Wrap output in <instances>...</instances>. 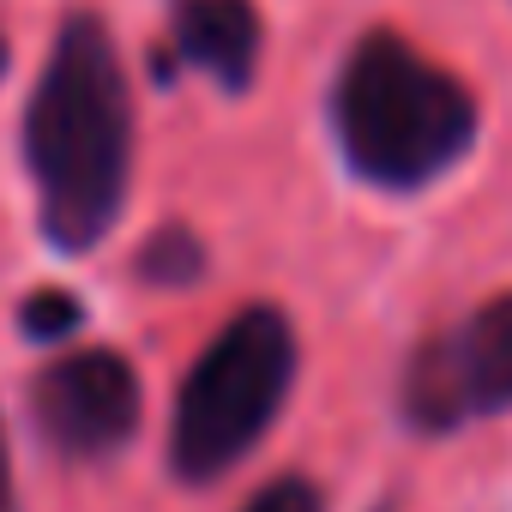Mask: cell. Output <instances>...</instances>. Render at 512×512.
Listing matches in <instances>:
<instances>
[{"label":"cell","instance_id":"6da1fadb","mask_svg":"<svg viewBox=\"0 0 512 512\" xmlns=\"http://www.w3.org/2000/svg\"><path fill=\"white\" fill-rule=\"evenodd\" d=\"M25 169L61 253H91L115 229L133 181V97L115 37L91 13H73L49 49L25 109Z\"/></svg>","mask_w":512,"mask_h":512},{"label":"cell","instance_id":"7a4b0ae2","mask_svg":"<svg viewBox=\"0 0 512 512\" xmlns=\"http://www.w3.org/2000/svg\"><path fill=\"white\" fill-rule=\"evenodd\" d=\"M332 127L362 181L416 193L470 157L476 97L398 31H368L332 85Z\"/></svg>","mask_w":512,"mask_h":512},{"label":"cell","instance_id":"3957f363","mask_svg":"<svg viewBox=\"0 0 512 512\" xmlns=\"http://www.w3.org/2000/svg\"><path fill=\"white\" fill-rule=\"evenodd\" d=\"M296 386V332L278 308H241L193 362L175 422H169V464L181 482H217L235 470L278 422Z\"/></svg>","mask_w":512,"mask_h":512},{"label":"cell","instance_id":"277c9868","mask_svg":"<svg viewBox=\"0 0 512 512\" xmlns=\"http://www.w3.org/2000/svg\"><path fill=\"white\" fill-rule=\"evenodd\" d=\"M500 410H512V290L428 338L404 368V416L422 434H452Z\"/></svg>","mask_w":512,"mask_h":512},{"label":"cell","instance_id":"5b68a950","mask_svg":"<svg viewBox=\"0 0 512 512\" xmlns=\"http://www.w3.org/2000/svg\"><path fill=\"white\" fill-rule=\"evenodd\" d=\"M37 428L67 458H103L139 428V374L115 350H73L37 374Z\"/></svg>","mask_w":512,"mask_h":512},{"label":"cell","instance_id":"8992f818","mask_svg":"<svg viewBox=\"0 0 512 512\" xmlns=\"http://www.w3.org/2000/svg\"><path fill=\"white\" fill-rule=\"evenodd\" d=\"M175 25V67L211 73L223 91H247L260 73V7L253 0H175L169 7Z\"/></svg>","mask_w":512,"mask_h":512},{"label":"cell","instance_id":"52a82bcc","mask_svg":"<svg viewBox=\"0 0 512 512\" xmlns=\"http://www.w3.org/2000/svg\"><path fill=\"white\" fill-rule=\"evenodd\" d=\"M205 272V247H199V235L193 229H157L145 247H139V278L145 284H157V290H187L193 278Z\"/></svg>","mask_w":512,"mask_h":512},{"label":"cell","instance_id":"ba28073f","mask_svg":"<svg viewBox=\"0 0 512 512\" xmlns=\"http://www.w3.org/2000/svg\"><path fill=\"white\" fill-rule=\"evenodd\" d=\"M19 326H25V338H37V344H61V338H73V332L85 326V308H79L67 290H37V296L25 302Z\"/></svg>","mask_w":512,"mask_h":512},{"label":"cell","instance_id":"9c48e42d","mask_svg":"<svg viewBox=\"0 0 512 512\" xmlns=\"http://www.w3.org/2000/svg\"><path fill=\"white\" fill-rule=\"evenodd\" d=\"M241 512H326V494L308 476H278V482H266L260 494H253Z\"/></svg>","mask_w":512,"mask_h":512},{"label":"cell","instance_id":"30bf717a","mask_svg":"<svg viewBox=\"0 0 512 512\" xmlns=\"http://www.w3.org/2000/svg\"><path fill=\"white\" fill-rule=\"evenodd\" d=\"M0 512H19V500H13V458H7V428H0Z\"/></svg>","mask_w":512,"mask_h":512},{"label":"cell","instance_id":"8fae6325","mask_svg":"<svg viewBox=\"0 0 512 512\" xmlns=\"http://www.w3.org/2000/svg\"><path fill=\"white\" fill-rule=\"evenodd\" d=\"M0 73H7V37H0Z\"/></svg>","mask_w":512,"mask_h":512}]
</instances>
